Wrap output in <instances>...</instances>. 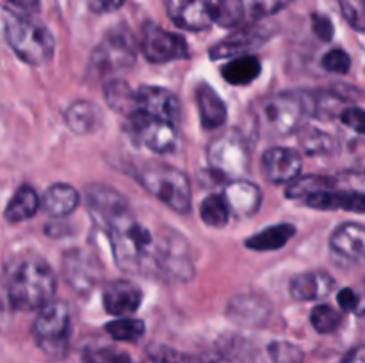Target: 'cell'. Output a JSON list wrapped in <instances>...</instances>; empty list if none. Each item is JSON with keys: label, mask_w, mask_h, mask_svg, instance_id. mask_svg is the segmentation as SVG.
<instances>
[{"label": "cell", "mask_w": 365, "mask_h": 363, "mask_svg": "<svg viewBox=\"0 0 365 363\" xmlns=\"http://www.w3.org/2000/svg\"><path fill=\"white\" fill-rule=\"evenodd\" d=\"M57 281L52 267L34 253H24L11 260L0 276V306L29 312L52 301Z\"/></svg>", "instance_id": "6da1fadb"}, {"label": "cell", "mask_w": 365, "mask_h": 363, "mask_svg": "<svg viewBox=\"0 0 365 363\" xmlns=\"http://www.w3.org/2000/svg\"><path fill=\"white\" fill-rule=\"evenodd\" d=\"M110 238L113 256L118 267L132 274L153 273V246L155 235L127 214L106 230Z\"/></svg>", "instance_id": "7a4b0ae2"}, {"label": "cell", "mask_w": 365, "mask_h": 363, "mask_svg": "<svg viewBox=\"0 0 365 363\" xmlns=\"http://www.w3.org/2000/svg\"><path fill=\"white\" fill-rule=\"evenodd\" d=\"M4 32L13 52L31 66H43L52 60L56 39L52 32L36 18L7 13Z\"/></svg>", "instance_id": "3957f363"}, {"label": "cell", "mask_w": 365, "mask_h": 363, "mask_svg": "<svg viewBox=\"0 0 365 363\" xmlns=\"http://www.w3.org/2000/svg\"><path fill=\"white\" fill-rule=\"evenodd\" d=\"M139 184L178 214L191 210V182L184 171L163 162H146L135 173Z\"/></svg>", "instance_id": "277c9868"}, {"label": "cell", "mask_w": 365, "mask_h": 363, "mask_svg": "<svg viewBox=\"0 0 365 363\" xmlns=\"http://www.w3.org/2000/svg\"><path fill=\"white\" fill-rule=\"evenodd\" d=\"M138 59V39L127 25L110 28L91 53L89 68L95 75H107L134 66Z\"/></svg>", "instance_id": "5b68a950"}, {"label": "cell", "mask_w": 365, "mask_h": 363, "mask_svg": "<svg viewBox=\"0 0 365 363\" xmlns=\"http://www.w3.org/2000/svg\"><path fill=\"white\" fill-rule=\"evenodd\" d=\"M70 310L63 301H50L39 308L32 326L36 344L52 358H63L70 344Z\"/></svg>", "instance_id": "8992f818"}, {"label": "cell", "mask_w": 365, "mask_h": 363, "mask_svg": "<svg viewBox=\"0 0 365 363\" xmlns=\"http://www.w3.org/2000/svg\"><path fill=\"white\" fill-rule=\"evenodd\" d=\"M207 160L214 174L225 180H237L250 166L248 142L239 132H225L207 146Z\"/></svg>", "instance_id": "52a82bcc"}, {"label": "cell", "mask_w": 365, "mask_h": 363, "mask_svg": "<svg viewBox=\"0 0 365 363\" xmlns=\"http://www.w3.org/2000/svg\"><path fill=\"white\" fill-rule=\"evenodd\" d=\"M153 273L178 281L191 280L195 274L191 253L185 238L173 230H160L153 246Z\"/></svg>", "instance_id": "ba28073f"}, {"label": "cell", "mask_w": 365, "mask_h": 363, "mask_svg": "<svg viewBox=\"0 0 365 363\" xmlns=\"http://www.w3.org/2000/svg\"><path fill=\"white\" fill-rule=\"evenodd\" d=\"M307 116L303 96L292 93L271 96L264 100L257 110V123L260 128L273 135H289L296 132Z\"/></svg>", "instance_id": "9c48e42d"}, {"label": "cell", "mask_w": 365, "mask_h": 363, "mask_svg": "<svg viewBox=\"0 0 365 363\" xmlns=\"http://www.w3.org/2000/svg\"><path fill=\"white\" fill-rule=\"evenodd\" d=\"M139 48L146 60L153 64H164L189 57V46L180 34L166 31L152 21L143 25Z\"/></svg>", "instance_id": "30bf717a"}, {"label": "cell", "mask_w": 365, "mask_h": 363, "mask_svg": "<svg viewBox=\"0 0 365 363\" xmlns=\"http://www.w3.org/2000/svg\"><path fill=\"white\" fill-rule=\"evenodd\" d=\"M128 130L139 146H145L153 153L164 155L177 148V130H175V125L168 121L135 112L128 117Z\"/></svg>", "instance_id": "8fae6325"}, {"label": "cell", "mask_w": 365, "mask_h": 363, "mask_svg": "<svg viewBox=\"0 0 365 363\" xmlns=\"http://www.w3.org/2000/svg\"><path fill=\"white\" fill-rule=\"evenodd\" d=\"M86 205H88L91 219L103 231L118 219L132 212L127 198L120 191L102 184H93L86 187Z\"/></svg>", "instance_id": "7c38bea8"}, {"label": "cell", "mask_w": 365, "mask_h": 363, "mask_svg": "<svg viewBox=\"0 0 365 363\" xmlns=\"http://www.w3.org/2000/svg\"><path fill=\"white\" fill-rule=\"evenodd\" d=\"M135 107L138 112L171 125H177L180 120V102L177 95L159 85H141L135 91Z\"/></svg>", "instance_id": "4fadbf2b"}, {"label": "cell", "mask_w": 365, "mask_h": 363, "mask_svg": "<svg viewBox=\"0 0 365 363\" xmlns=\"http://www.w3.org/2000/svg\"><path fill=\"white\" fill-rule=\"evenodd\" d=\"M63 273L70 287L78 294H88L100 280V265L93 255L82 249H71L64 255Z\"/></svg>", "instance_id": "5bb4252c"}, {"label": "cell", "mask_w": 365, "mask_h": 363, "mask_svg": "<svg viewBox=\"0 0 365 363\" xmlns=\"http://www.w3.org/2000/svg\"><path fill=\"white\" fill-rule=\"evenodd\" d=\"M303 167V159L294 148L274 146L269 148L262 157L264 177L271 184H291L299 177Z\"/></svg>", "instance_id": "9a60e30c"}, {"label": "cell", "mask_w": 365, "mask_h": 363, "mask_svg": "<svg viewBox=\"0 0 365 363\" xmlns=\"http://www.w3.org/2000/svg\"><path fill=\"white\" fill-rule=\"evenodd\" d=\"M307 206L317 210H348V212L364 214L365 196L362 189H344L335 185L330 189H321L302 199Z\"/></svg>", "instance_id": "2e32d148"}, {"label": "cell", "mask_w": 365, "mask_h": 363, "mask_svg": "<svg viewBox=\"0 0 365 363\" xmlns=\"http://www.w3.org/2000/svg\"><path fill=\"white\" fill-rule=\"evenodd\" d=\"M223 199L230 216L246 219L255 216L262 203V192L255 184L246 180H230L223 189Z\"/></svg>", "instance_id": "e0dca14e"}, {"label": "cell", "mask_w": 365, "mask_h": 363, "mask_svg": "<svg viewBox=\"0 0 365 363\" xmlns=\"http://www.w3.org/2000/svg\"><path fill=\"white\" fill-rule=\"evenodd\" d=\"M103 308L114 317H127L141 306L143 292L132 281H110L103 288Z\"/></svg>", "instance_id": "ac0fdd59"}, {"label": "cell", "mask_w": 365, "mask_h": 363, "mask_svg": "<svg viewBox=\"0 0 365 363\" xmlns=\"http://www.w3.org/2000/svg\"><path fill=\"white\" fill-rule=\"evenodd\" d=\"M227 315L241 326H259L269 319L271 305L262 295L239 294L228 302Z\"/></svg>", "instance_id": "d6986e66"}, {"label": "cell", "mask_w": 365, "mask_h": 363, "mask_svg": "<svg viewBox=\"0 0 365 363\" xmlns=\"http://www.w3.org/2000/svg\"><path fill=\"white\" fill-rule=\"evenodd\" d=\"M164 4L171 21L185 31H205L212 23L205 0H164Z\"/></svg>", "instance_id": "ffe728a7"}, {"label": "cell", "mask_w": 365, "mask_h": 363, "mask_svg": "<svg viewBox=\"0 0 365 363\" xmlns=\"http://www.w3.org/2000/svg\"><path fill=\"white\" fill-rule=\"evenodd\" d=\"M331 253L349 263L360 262L365 251V228L359 223H344L330 238Z\"/></svg>", "instance_id": "44dd1931"}, {"label": "cell", "mask_w": 365, "mask_h": 363, "mask_svg": "<svg viewBox=\"0 0 365 363\" xmlns=\"http://www.w3.org/2000/svg\"><path fill=\"white\" fill-rule=\"evenodd\" d=\"M335 280L327 270H309L292 278L291 295L298 301H317L334 290Z\"/></svg>", "instance_id": "7402d4cb"}, {"label": "cell", "mask_w": 365, "mask_h": 363, "mask_svg": "<svg viewBox=\"0 0 365 363\" xmlns=\"http://www.w3.org/2000/svg\"><path fill=\"white\" fill-rule=\"evenodd\" d=\"M196 103L200 110V121L205 130H216L227 123V105L209 84L196 88Z\"/></svg>", "instance_id": "603a6c76"}, {"label": "cell", "mask_w": 365, "mask_h": 363, "mask_svg": "<svg viewBox=\"0 0 365 363\" xmlns=\"http://www.w3.org/2000/svg\"><path fill=\"white\" fill-rule=\"evenodd\" d=\"M102 110L88 100H77V102L70 103L68 109L64 110V121H66L68 128L78 135H88L96 132L102 125Z\"/></svg>", "instance_id": "cb8c5ba5"}, {"label": "cell", "mask_w": 365, "mask_h": 363, "mask_svg": "<svg viewBox=\"0 0 365 363\" xmlns=\"http://www.w3.org/2000/svg\"><path fill=\"white\" fill-rule=\"evenodd\" d=\"M81 201V194L77 189L66 184H56L48 187L39 199V206H43L48 216L52 217H66L73 212Z\"/></svg>", "instance_id": "d4e9b609"}, {"label": "cell", "mask_w": 365, "mask_h": 363, "mask_svg": "<svg viewBox=\"0 0 365 363\" xmlns=\"http://www.w3.org/2000/svg\"><path fill=\"white\" fill-rule=\"evenodd\" d=\"M39 210V196L31 185H21L13 194L11 201L4 210V217L7 223L16 224L32 219Z\"/></svg>", "instance_id": "484cf974"}, {"label": "cell", "mask_w": 365, "mask_h": 363, "mask_svg": "<svg viewBox=\"0 0 365 363\" xmlns=\"http://www.w3.org/2000/svg\"><path fill=\"white\" fill-rule=\"evenodd\" d=\"M296 235V226L291 223H278L246 238V248L253 251H277L284 248Z\"/></svg>", "instance_id": "4316f807"}, {"label": "cell", "mask_w": 365, "mask_h": 363, "mask_svg": "<svg viewBox=\"0 0 365 363\" xmlns=\"http://www.w3.org/2000/svg\"><path fill=\"white\" fill-rule=\"evenodd\" d=\"M260 71H262V64L259 57L246 53V56L234 57L230 63L225 64L221 75L230 85H248L255 78H259Z\"/></svg>", "instance_id": "83f0119b"}, {"label": "cell", "mask_w": 365, "mask_h": 363, "mask_svg": "<svg viewBox=\"0 0 365 363\" xmlns=\"http://www.w3.org/2000/svg\"><path fill=\"white\" fill-rule=\"evenodd\" d=\"M103 95H106L107 105L113 110H116V112L123 114L127 117L138 112V107H135V89H132L121 78L107 80L106 85H103Z\"/></svg>", "instance_id": "f1b7e54d"}, {"label": "cell", "mask_w": 365, "mask_h": 363, "mask_svg": "<svg viewBox=\"0 0 365 363\" xmlns=\"http://www.w3.org/2000/svg\"><path fill=\"white\" fill-rule=\"evenodd\" d=\"M262 41V36L257 34L255 31H242L237 32V34L230 36L225 41L217 43L214 45L212 48L209 50L210 59L217 60V59H227V57H239V53L248 52L250 48L257 46L259 43Z\"/></svg>", "instance_id": "f546056e"}, {"label": "cell", "mask_w": 365, "mask_h": 363, "mask_svg": "<svg viewBox=\"0 0 365 363\" xmlns=\"http://www.w3.org/2000/svg\"><path fill=\"white\" fill-rule=\"evenodd\" d=\"M209 18L220 27H237L242 21L246 7L242 0H205Z\"/></svg>", "instance_id": "4dcf8cb0"}, {"label": "cell", "mask_w": 365, "mask_h": 363, "mask_svg": "<svg viewBox=\"0 0 365 363\" xmlns=\"http://www.w3.org/2000/svg\"><path fill=\"white\" fill-rule=\"evenodd\" d=\"M299 146L309 157H328L337 149L334 135L316 127H307L299 132Z\"/></svg>", "instance_id": "1f68e13d"}, {"label": "cell", "mask_w": 365, "mask_h": 363, "mask_svg": "<svg viewBox=\"0 0 365 363\" xmlns=\"http://www.w3.org/2000/svg\"><path fill=\"white\" fill-rule=\"evenodd\" d=\"M339 185L337 178L330 177H321V174H309V177L296 178L291 182V185L285 191V196L289 199H305L312 192L321 191V189H330Z\"/></svg>", "instance_id": "d6a6232c"}, {"label": "cell", "mask_w": 365, "mask_h": 363, "mask_svg": "<svg viewBox=\"0 0 365 363\" xmlns=\"http://www.w3.org/2000/svg\"><path fill=\"white\" fill-rule=\"evenodd\" d=\"M200 217L207 226L223 228L230 219V212L221 194H210L200 205Z\"/></svg>", "instance_id": "836d02e7"}, {"label": "cell", "mask_w": 365, "mask_h": 363, "mask_svg": "<svg viewBox=\"0 0 365 363\" xmlns=\"http://www.w3.org/2000/svg\"><path fill=\"white\" fill-rule=\"evenodd\" d=\"M106 331L120 342H135L145 335L146 327L141 319H132V317H120L116 320H110L106 324Z\"/></svg>", "instance_id": "e575fe53"}, {"label": "cell", "mask_w": 365, "mask_h": 363, "mask_svg": "<svg viewBox=\"0 0 365 363\" xmlns=\"http://www.w3.org/2000/svg\"><path fill=\"white\" fill-rule=\"evenodd\" d=\"M310 322L314 330L321 335L334 333L342 322V313L330 305H317L310 313Z\"/></svg>", "instance_id": "d590c367"}, {"label": "cell", "mask_w": 365, "mask_h": 363, "mask_svg": "<svg viewBox=\"0 0 365 363\" xmlns=\"http://www.w3.org/2000/svg\"><path fill=\"white\" fill-rule=\"evenodd\" d=\"M82 363H132L130 356L114 347H96L86 351Z\"/></svg>", "instance_id": "8d00e7d4"}, {"label": "cell", "mask_w": 365, "mask_h": 363, "mask_svg": "<svg viewBox=\"0 0 365 363\" xmlns=\"http://www.w3.org/2000/svg\"><path fill=\"white\" fill-rule=\"evenodd\" d=\"M269 356L273 363H302L303 351L298 345H292L289 342H273L269 345Z\"/></svg>", "instance_id": "74e56055"}, {"label": "cell", "mask_w": 365, "mask_h": 363, "mask_svg": "<svg viewBox=\"0 0 365 363\" xmlns=\"http://www.w3.org/2000/svg\"><path fill=\"white\" fill-rule=\"evenodd\" d=\"M323 68L330 73H337V75H346L349 73L351 70V57L346 50L342 48H334L330 52H327V56L323 57L321 60Z\"/></svg>", "instance_id": "f35d334b"}, {"label": "cell", "mask_w": 365, "mask_h": 363, "mask_svg": "<svg viewBox=\"0 0 365 363\" xmlns=\"http://www.w3.org/2000/svg\"><path fill=\"white\" fill-rule=\"evenodd\" d=\"M245 2L246 9H250V13L255 18H264L269 16V14L278 13L284 7H287L289 4H292L294 0H242Z\"/></svg>", "instance_id": "ab89813d"}, {"label": "cell", "mask_w": 365, "mask_h": 363, "mask_svg": "<svg viewBox=\"0 0 365 363\" xmlns=\"http://www.w3.org/2000/svg\"><path fill=\"white\" fill-rule=\"evenodd\" d=\"M339 4H341L342 14L351 23V27L356 28L359 32H364V0H339Z\"/></svg>", "instance_id": "60d3db41"}, {"label": "cell", "mask_w": 365, "mask_h": 363, "mask_svg": "<svg viewBox=\"0 0 365 363\" xmlns=\"http://www.w3.org/2000/svg\"><path fill=\"white\" fill-rule=\"evenodd\" d=\"M339 117H341L342 123H344L346 127L351 128L353 132H356L359 135L364 134V110L360 109V107H346V109H342V112L339 114Z\"/></svg>", "instance_id": "b9f144b4"}, {"label": "cell", "mask_w": 365, "mask_h": 363, "mask_svg": "<svg viewBox=\"0 0 365 363\" xmlns=\"http://www.w3.org/2000/svg\"><path fill=\"white\" fill-rule=\"evenodd\" d=\"M312 31L321 41H331L335 34L334 23H331V20L327 14H312Z\"/></svg>", "instance_id": "7bdbcfd3"}, {"label": "cell", "mask_w": 365, "mask_h": 363, "mask_svg": "<svg viewBox=\"0 0 365 363\" xmlns=\"http://www.w3.org/2000/svg\"><path fill=\"white\" fill-rule=\"evenodd\" d=\"M337 302L344 312H356L360 306V298L353 288H342L337 294Z\"/></svg>", "instance_id": "ee69618b"}, {"label": "cell", "mask_w": 365, "mask_h": 363, "mask_svg": "<svg viewBox=\"0 0 365 363\" xmlns=\"http://www.w3.org/2000/svg\"><path fill=\"white\" fill-rule=\"evenodd\" d=\"M89 7L95 13H113L125 4V0H88Z\"/></svg>", "instance_id": "f6af8a7d"}, {"label": "cell", "mask_w": 365, "mask_h": 363, "mask_svg": "<svg viewBox=\"0 0 365 363\" xmlns=\"http://www.w3.org/2000/svg\"><path fill=\"white\" fill-rule=\"evenodd\" d=\"M339 363H365V349L364 345H356V347L349 349L344 354V358Z\"/></svg>", "instance_id": "bcb514c9"}, {"label": "cell", "mask_w": 365, "mask_h": 363, "mask_svg": "<svg viewBox=\"0 0 365 363\" xmlns=\"http://www.w3.org/2000/svg\"><path fill=\"white\" fill-rule=\"evenodd\" d=\"M9 2L25 11H34L39 7V0H9Z\"/></svg>", "instance_id": "7dc6e473"}, {"label": "cell", "mask_w": 365, "mask_h": 363, "mask_svg": "<svg viewBox=\"0 0 365 363\" xmlns=\"http://www.w3.org/2000/svg\"><path fill=\"white\" fill-rule=\"evenodd\" d=\"M185 363H221L220 359L209 358V356H200V358H191V356H185Z\"/></svg>", "instance_id": "c3c4849f"}, {"label": "cell", "mask_w": 365, "mask_h": 363, "mask_svg": "<svg viewBox=\"0 0 365 363\" xmlns=\"http://www.w3.org/2000/svg\"><path fill=\"white\" fill-rule=\"evenodd\" d=\"M148 363H155V362H153V359H152V362H148Z\"/></svg>", "instance_id": "681fc988"}]
</instances>
